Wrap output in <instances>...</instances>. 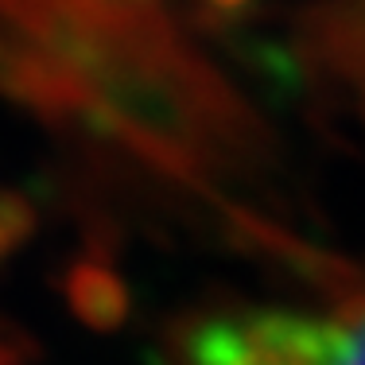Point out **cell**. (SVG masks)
<instances>
[{
    "mask_svg": "<svg viewBox=\"0 0 365 365\" xmlns=\"http://www.w3.org/2000/svg\"><path fill=\"white\" fill-rule=\"evenodd\" d=\"M182 365H365V299L334 315L218 311L179 334Z\"/></svg>",
    "mask_w": 365,
    "mask_h": 365,
    "instance_id": "cell-1",
    "label": "cell"
},
{
    "mask_svg": "<svg viewBox=\"0 0 365 365\" xmlns=\"http://www.w3.org/2000/svg\"><path fill=\"white\" fill-rule=\"evenodd\" d=\"M0 365H20V350H16V338L8 330H0Z\"/></svg>",
    "mask_w": 365,
    "mask_h": 365,
    "instance_id": "cell-2",
    "label": "cell"
}]
</instances>
